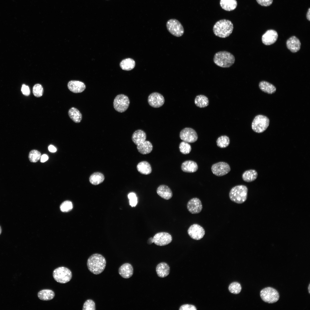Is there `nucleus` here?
Instances as JSON below:
<instances>
[{"instance_id":"3","label":"nucleus","mask_w":310,"mask_h":310,"mask_svg":"<svg viewBox=\"0 0 310 310\" xmlns=\"http://www.w3.org/2000/svg\"><path fill=\"white\" fill-rule=\"evenodd\" d=\"M214 63L217 66L223 68L230 67L235 63V58L232 53L226 51H220L214 57Z\"/></svg>"},{"instance_id":"9","label":"nucleus","mask_w":310,"mask_h":310,"mask_svg":"<svg viewBox=\"0 0 310 310\" xmlns=\"http://www.w3.org/2000/svg\"><path fill=\"white\" fill-rule=\"evenodd\" d=\"M130 101L128 97L123 94L117 95L113 101V106L117 111L123 113L129 107Z\"/></svg>"},{"instance_id":"15","label":"nucleus","mask_w":310,"mask_h":310,"mask_svg":"<svg viewBox=\"0 0 310 310\" xmlns=\"http://www.w3.org/2000/svg\"><path fill=\"white\" fill-rule=\"evenodd\" d=\"M187 208L188 211L192 214H198L202 209L201 201L197 198H192L187 202Z\"/></svg>"},{"instance_id":"29","label":"nucleus","mask_w":310,"mask_h":310,"mask_svg":"<svg viewBox=\"0 0 310 310\" xmlns=\"http://www.w3.org/2000/svg\"><path fill=\"white\" fill-rule=\"evenodd\" d=\"M259 87L262 91L268 94H272L276 92V88L273 84L265 81H262L259 84Z\"/></svg>"},{"instance_id":"19","label":"nucleus","mask_w":310,"mask_h":310,"mask_svg":"<svg viewBox=\"0 0 310 310\" xmlns=\"http://www.w3.org/2000/svg\"><path fill=\"white\" fill-rule=\"evenodd\" d=\"M286 46L288 49L292 53H296L300 49L301 43L299 40L296 36H292L287 41Z\"/></svg>"},{"instance_id":"43","label":"nucleus","mask_w":310,"mask_h":310,"mask_svg":"<svg viewBox=\"0 0 310 310\" xmlns=\"http://www.w3.org/2000/svg\"><path fill=\"white\" fill-rule=\"evenodd\" d=\"M258 3L264 6L270 5L272 3L273 0H256Z\"/></svg>"},{"instance_id":"23","label":"nucleus","mask_w":310,"mask_h":310,"mask_svg":"<svg viewBox=\"0 0 310 310\" xmlns=\"http://www.w3.org/2000/svg\"><path fill=\"white\" fill-rule=\"evenodd\" d=\"M146 138L145 132L141 129L135 131L132 134V140L133 142L137 146L145 141Z\"/></svg>"},{"instance_id":"46","label":"nucleus","mask_w":310,"mask_h":310,"mask_svg":"<svg viewBox=\"0 0 310 310\" xmlns=\"http://www.w3.org/2000/svg\"><path fill=\"white\" fill-rule=\"evenodd\" d=\"M49 151L52 152H55L57 151V149L53 146L50 145L48 147Z\"/></svg>"},{"instance_id":"41","label":"nucleus","mask_w":310,"mask_h":310,"mask_svg":"<svg viewBox=\"0 0 310 310\" xmlns=\"http://www.w3.org/2000/svg\"><path fill=\"white\" fill-rule=\"evenodd\" d=\"M128 198L129 199V204L132 207L135 206L137 202V197L135 194L131 192L129 194Z\"/></svg>"},{"instance_id":"1","label":"nucleus","mask_w":310,"mask_h":310,"mask_svg":"<svg viewBox=\"0 0 310 310\" xmlns=\"http://www.w3.org/2000/svg\"><path fill=\"white\" fill-rule=\"evenodd\" d=\"M106 261L104 257L101 254L94 253L88 258L87 265L88 269L95 275L102 273L106 266Z\"/></svg>"},{"instance_id":"27","label":"nucleus","mask_w":310,"mask_h":310,"mask_svg":"<svg viewBox=\"0 0 310 310\" xmlns=\"http://www.w3.org/2000/svg\"><path fill=\"white\" fill-rule=\"evenodd\" d=\"M236 0H220V5L223 9L230 11L236 8L237 6Z\"/></svg>"},{"instance_id":"14","label":"nucleus","mask_w":310,"mask_h":310,"mask_svg":"<svg viewBox=\"0 0 310 310\" xmlns=\"http://www.w3.org/2000/svg\"><path fill=\"white\" fill-rule=\"evenodd\" d=\"M148 100L149 104L151 106L156 108L162 106L165 101L163 96L157 92L151 94L148 97Z\"/></svg>"},{"instance_id":"38","label":"nucleus","mask_w":310,"mask_h":310,"mask_svg":"<svg viewBox=\"0 0 310 310\" xmlns=\"http://www.w3.org/2000/svg\"><path fill=\"white\" fill-rule=\"evenodd\" d=\"M33 93L36 97H39L42 96L44 90L42 86L39 84H35L33 88Z\"/></svg>"},{"instance_id":"10","label":"nucleus","mask_w":310,"mask_h":310,"mask_svg":"<svg viewBox=\"0 0 310 310\" xmlns=\"http://www.w3.org/2000/svg\"><path fill=\"white\" fill-rule=\"evenodd\" d=\"M172 240V236L169 233L161 232L156 234L152 238V243L159 246L166 245L170 243Z\"/></svg>"},{"instance_id":"32","label":"nucleus","mask_w":310,"mask_h":310,"mask_svg":"<svg viewBox=\"0 0 310 310\" xmlns=\"http://www.w3.org/2000/svg\"><path fill=\"white\" fill-rule=\"evenodd\" d=\"M194 102L196 105L199 108H204L207 106L209 104L208 98L203 95L197 96L195 98Z\"/></svg>"},{"instance_id":"21","label":"nucleus","mask_w":310,"mask_h":310,"mask_svg":"<svg viewBox=\"0 0 310 310\" xmlns=\"http://www.w3.org/2000/svg\"><path fill=\"white\" fill-rule=\"evenodd\" d=\"M181 169L184 172L193 173L197 170L198 166L195 162L192 160H188L185 161L182 163Z\"/></svg>"},{"instance_id":"8","label":"nucleus","mask_w":310,"mask_h":310,"mask_svg":"<svg viewBox=\"0 0 310 310\" xmlns=\"http://www.w3.org/2000/svg\"><path fill=\"white\" fill-rule=\"evenodd\" d=\"M168 32L175 36L179 37L183 35L184 30L181 23L177 20L172 19L168 20L166 24Z\"/></svg>"},{"instance_id":"48","label":"nucleus","mask_w":310,"mask_h":310,"mask_svg":"<svg viewBox=\"0 0 310 310\" xmlns=\"http://www.w3.org/2000/svg\"><path fill=\"white\" fill-rule=\"evenodd\" d=\"M310 284H309V285L308 287V290H309V294L310 293Z\"/></svg>"},{"instance_id":"26","label":"nucleus","mask_w":310,"mask_h":310,"mask_svg":"<svg viewBox=\"0 0 310 310\" xmlns=\"http://www.w3.org/2000/svg\"><path fill=\"white\" fill-rule=\"evenodd\" d=\"M55 294L52 290L44 289L40 290L38 293L39 299L43 301H49L53 299L54 297Z\"/></svg>"},{"instance_id":"39","label":"nucleus","mask_w":310,"mask_h":310,"mask_svg":"<svg viewBox=\"0 0 310 310\" xmlns=\"http://www.w3.org/2000/svg\"><path fill=\"white\" fill-rule=\"evenodd\" d=\"M83 310H95V304L92 299L87 300L84 302L83 307Z\"/></svg>"},{"instance_id":"37","label":"nucleus","mask_w":310,"mask_h":310,"mask_svg":"<svg viewBox=\"0 0 310 310\" xmlns=\"http://www.w3.org/2000/svg\"><path fill=\"white\" fill-rule=\"evenodd\" d=\"M228 289L229 291L234 294L239 293L241 290V287L240 284L238 282H233L230 284L229 286Z\"/></svg>"},{"instance_id":"36","label":"nucleus","mask_w":310,"mask_h":310,"mask_svg":"<svg viewBox=\"0 0 310 310\" xmlns=\"http://www.w3.org/2000/svg\"><path fill=\"white\" fill-rule=\"evenodd\" d=\"M40 153L36 150L31 151L29 154L28 158L30 161L32 162H37L40 158Z\"/></svg>"},{"instance_id":"7","label":"nucleus","mask_w":310,"mask_h":310,"mask_svg":"<svg viewBox=\"0 0 310 310\" xmlns=\"http://www.w3.org/2000/svg\"><path fill=\"white\" fill-rule=\"evenodd\" d=\"M260 296L263 301L269 303H276L279 298V295L277 291L270 287L262 289L260 292Z\"/></svg>"},{"instance_id":"25","label":"nucleus","mask_w":310,"mask_h":310,"mask_svg":"<svg viewBox=\"0 0 310 310\" xmlns=\"http://www.w3.org/2000/svg\"><path fill=\"white\" fill-rule=\"evenodd\" d=\"M137 168L141 174L145 175L150 174L152 172V168L150 164L147 161H141L137 164Z\"/></svg>"},{"instance_id":"40","label":"nucleus","mask_w":310,"mask_h":310,"mask_svg":"<svg viewBox=\"0 0 310 310\" xmlns=\"http://www.w3.org/2000/svg\"><path fill=\"white\" fill-rule=\"evenodd\" d=\"M73 208L72 202L69 201H64L61 204L60 209L63 212H66L71 210Z\"/></svg>"},{"instance_id":"49","label":"nucleus","mask_w":310,"mask_h":310,"mask_svg":"<svg viewBox=\"0 0 310 310\" xmlns=\"http://www.w3.org/2000/svg\"><path fill=\"white\" fill-rule=\"evenodd\" d=\"M1 232H2V229H1V226H0V235L1 234Z\"/></svg>"},{"instance_id":"20","label":"nucleus","mask_w":310,"mask_h":310,"mask_svg":"<svg viewBox=\"0 0 310 310\" xmlns=\"http://www.w3.org/2000/svg\"><path fill=\"white\" fill-rule=\"evenodd\" d=\"M157 194L162 198L168 200L173 196V193L170 189L167 186L162 185H160L157 188Z\"/></svg>"},{"instance_id":"31","label":"nucleus","mask_w":310,"mask_h":310,"mask_svg":"<svg viewBox=\"0 0 310 310\" xmlns=\"http://www.w3.org/2000/svg\"><path fill=\"white\" fill-rule=\"evenodd\" d=\"M104 179V175L101 173L96 172L92 174L90 177L89 181L92 184L97 185L103 182Z\"/></svg>"},{"instance_id":"30","label":"nucleus","mask_w":310,"mask_h":310,"mask_svg":"<svg viewBox=\"0 0 310 310\" xmlns=\"http://www.w3.org/2000/svg\"><path fill=\"white\" fill-rule=\"evenodd\" d=\"M68 114L70 119L75 123H79L82 120L81 113L76 108L72 107L70 108L68 111Z\"/></svg>"},{"instance_id":"6","label":"nucleus","mask_w":310,"mask_h":310,"mask_svg":"<svg viewBox=\"0 0 310 310\" xmlns=\"http://www.w3.org/2000/svg\"><path fill=\"white\" fill-rule=\"evenodd\" d=\"M270 121L266 116L258 115L254 119L251 125L253 130L257 133H261L265 131L268 127Z\"/></svg>"},{"instance_id":"17","label":"nucleus","mask_w":310,"mask_h":310,"mask_svg":"<svg viewBox=\"0 0 310 310\" xmlns=\"http://www.w3.org/2000/svg\"><path fill=\"white\" fill-rule=\"evenodd\" d=\"M118 272L120 275L124 278H129L132 276L133 269L132 265L129 263L122 264L119 268Z\"/></svg>"},{"instance_id":"47","label":"nucleus","mask_w":310,"mask_h":310,"mask_svg":"<svg viewBox=\"0 0 310 310\" xmlns=\"http://www.w3.org/2000/svg\"><path fill=\"white\" fill-rule=\"evenodd\" d=\"M307 18L309 21L310 20V9L309 8L307 13Z\"/></svg>"},{"instance_id":"35","label":"nucleus","mask_w":310,"mask_h":310,"mask_svg":"<svg viewBox=\"0 0 310 310\" xmlns=\"http://www.w3.org/2000/svg\"><path fill=\"white\" fill-rule=\"evenodd\" d=\"M179 148L180 152L184 154L189 153L191 149V145L188 143L184 141L180 143L179 146Z\"/></svg>"},{"instance_id":"2","label":"nucleus","mask_w":310,"mask_h":310,"mask_svg":"<svg viewBox=\"0 0 310 310\" xmlns=\"http://www.w3.org/2000/svg\"><path fill=\"white\" fill-rule=\"evenodd\" d=\"M233 25L231 21L223 19L216 22L213 27V30L214 34L221 38H226L232 33Z\"/></svg>"},{"instance_id":"42","label":"nucleus","mask_w":310,"mask_h":310,"mask_svg":"<svg viewBox=\"0 0 310 310\" xmlns=\"http://www.w3.org/2000/svg\"><path fill=\"white\" fill-rule=\"evenodd\" d=\"M196 307L194 305L186 304L182 305L180 307L179 310H196Z\"/></svg>"},{"instance_id":"12","label":"nucleus","mask_w":310,"mask_h":310,"mask_svg":"<svg viewBox=\"0 0 310 310\" xmlns=\"http://www.w3.org/2000/svg\"><path fill=\"white\" fill-rule=\"evenodd\" d=\"M211 169L213 174L219 177L225 175L230 170L229 165L223 162H220L213 164Z\"/></svg>"},{"instance_id":"24","label":"nucleus","mask_w":310,"mask_h":310,"mask_svg":"<svg viewBox=\"0 0 310 310\" xmlns=\"http://www.w3.org/2000/svg\"><path fill=\"white\" fill-rule=\"evenodd\" d=\"M137 146L138 151L143 154H146L150 153L153 149L152 144L148 141L145 140Z\"/></svg>"},{"instance_id":"18","label":"nucleus","mask_w":310,"mask_h":310,"mask_svg":"<svg viewBox=\"0 0 310 310\" xmlns=\"http://www.w3.org/2000/svg\"><path fill=\"white\" fill-rule=\"evenodd\" d=\"M67 86L71 91L76 93L82 92L86 88V86L84 83L76 80L69 81L68 83Z\"/></svg>"},{"instance_id":"45","label":"nucleus","mask_w":310,"mask_h":310,"mask_svg":"<svg viewBox=\"0 0 310 310\" xmlns=\"http://www.w3.org/2000/svg\"><path fill=\"white\" fill-rule=\"evenodd\" d=\"M48 156L46 154H44L42 155L40 157V162H44L46 161L48 159Z\"/></svg>"},{"instance_id":"4","label":"nucleus","mask_w":310,"mask_h":310,"mask_svg":"<svg viewBox=\"0 0 310 310\" xmlns=\"http://www.w3.org/2000/svg\"><path fill=\"white\" fill-rule=\"evenodd\" d=\"M248 191L247 187L245 185L236 186L231 189L229 193V198L235 203L242 204L247 199Z\"/></svg>"},{"instance_id":"22","label":"nucleus","mask_w":310,"mask_h":310,"mask_svg":"<svg viewBox=\"0 0 310 310\" xmlns=\"http://www.w3.org/2000/svg\"><path fill=\"white\" fill-rule=\"evenodd\" d=\"M170 267L166 263L162 262L159 264L156 268L157 275L160 277L164 278L169 274Z\"/></svg>"},{"instance_id":"11","label":"nucleus","mask_w":310,"mask_h":310,"mask_svg":"<svg viewBox=\"0 0 310 310\" xmlns=\"http://www.w3.org/2000/svg\"><path fill=\"white\" fill-rule=\"evenodd\" d=\"M179 136L183 141L188 143L195 142L198 139L196 131L189 127H186L182 129L180 132Z\"/></svg>"},{"instance_id":"33","label":"nucleus","mask_w":310,"mask_h":310,"mask_svg":"<svg viewBox=\"0 0 310 310\" xmlns=\"http://www.w3.org/2000/svg\"><path fill=\"white\" fill-rule=\"evenodd\" d=\"M120 65L122 69L129 71L135 67V62L133 59L127 58L123 60L121 62Z\"/></svg>"},{"instance_id":"16","label":"nucleus","mask_w":310,"mask_h":310,"mask_svg":"<svg viewBox=\"0 0 310 310\" xmlns=\"http://www.w3.org/2000/svg\"><path fill=\"white\" fill-rule=\"evenodd\" d=\"M278 34L276 31L273 30H268L262 35L263 43L267 45L274 43L277 39Z\"/></svg>"},{"instance_id":"28","label":"nucleus","mask_w":310,"mask_h":310,"mask_svg":"<svg viewBox=\"0 0 310 310\" xmlns=\"http://www.w3.org/2000/svg\"><path fill=\"white\" fill-rule=\"evenodd\" d=\"M257 173L255 170L250 169L247 170L243 173L242 178L244 181L250 182L255 181L257 178Z\"/></svg>"},{"instance_id":"5","label":"nucleus","mask_w":310,"mask_h":310,"mask_svg":"<svg viewBox=\"0 0 310 310\" xmlns=\"http://www.w3.org/2000/svg\"><path fill=\"white\" fill-rule=\"evenodd\" d=\"M53 277L57 282L64 284L70 281L72 277L71 271L68 268L60 267L55 269L53 272Z\"/></svg>"},{"instance_id":"34","label":"nucleus","mask_w":310,"mask_h":310,"mask_svg":"<svg viewBox=\"0 0 310 310\" xmlns=\"http://www.w3.org/2000/svg\"><path fill=\"white\" fill-rule=\"evenodd\" d=\"M230 140L229 137L226 135H222L218 137L216 143L218 146L221 148L227 147L230 144Z\"/></svg>"},{"instance_id":"13","label":"nucleus","mask_w":310,"mask_h":310,"mask_svg":"<svg viewBox=\"0 0 310 310\" xmlns=\"http://www.w3.org/2000/svg\"><path fill=\"white\" fill-rule=\"evenodd\" d=\"M189 236L192 239L199 240L202 239L205 234V230L200 225L193 224L191 225L187 230Z\"/></svg>"},{"instance_id":"44","label":"nucleus","mask_w":310,"mask_h":310,"mask_svg":"<svg viewBox=\"0 0 310 310\" xmlns=\"http://www.w3.org/2000/svg\"><path fill=\"white\" fill-rule=\"evenodd\" d=\"M21 91L23 94L26 96H28L30 94V90L29 87L24 84L22 85Z\"/></svg>"}]
</instances>
